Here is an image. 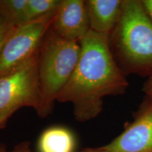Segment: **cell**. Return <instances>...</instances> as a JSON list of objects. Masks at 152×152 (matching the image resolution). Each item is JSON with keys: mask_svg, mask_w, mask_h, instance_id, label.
I'll use <instances>...</instances> for the list:
<instances>
[{"mask_svg": "<svg viewBox=\"0 0 152 152\" xmlns=\"http://www.w3.org/2000/svg\"><path fill=\"white\" fill-rule=\"evenodd\" d=\"M80 42L62 38L49 28L38 52L37 73L41 118L52 113L58 94L71 77L78 62Z\"/></svg>", "mask_w": 152, "mask_h": 152, "instance_id": "3957f363", "label": "cell"}, {"mask_svg": "<svg viewBox=\"0 0 152 152\" xmlns=\"http://www.w3.org/2000/svg\"><path fill=\"white\" fill-rule=\"evenodd\" d=\"M15 26H16L0 14V55L7 38Z\"/></svg>", "mask_w": 152, "mask_h": 152, "instance_id": "7c38bea8", "label": "cell"}, {"mask_svg": "<svg viewBox=\"0 0 152 152\" xmlns=\"http://www.w3.org/2000/svg\"><path fill=\"white\" fill-rule=\"evenodd\" d=\"M56 11L15 26L0 55V77L19 69L37 56Z\"/></svg>", "mask_w": 152, "mask_h": 152, "instance_id": "5b68a950", "label": "cell"}, {"mask_svg": "<svg viewBox=\"0 0 152 152\" xmlns=\"http://www.w3.org/2000/svg\"><path fill=\"white\" fill-rule=\"evenodd\" d=\"M61 0H28L26 20H35L54 12L58 9Z\"/></svg>", "mask_w": 152, "mask_h": 152, "instance_id": "8fae6325", "label": "cell"}, {"mask_svg": "<svg viewBox=\"0 0 152 152\" xmlns=\"http://www.w3.org/2000/svg\"><path fill=\"white\" fill-rule=\"evenodd\" d=\"M144 91L147 93L148 94L151 95L152 96V76H150L149 79L147 81L144 85Z\"/></svg>", "mask_w": 152, "mask_h": 152, "instance_id": "9a60e30c", "label": "cell"}, {"mask_svg": "<svg viewBox=\"0 0 152 152\" xmlns=\"http://www.w3.org/2000/svg\"><path fill=\"white\" fill-rule=\"evenodd\" d=\"M80 45L78 62L56 102L71 103L76 121L85 122L101 113L104 97L123 94L128 83L111 52L109 35L90 30Z\"/></svg>", "mask_w": 152, "mask_h": 152, "instance_id": "6da1fadb", "label": "cell"}, {"mask_svg": "<svg viewBox=\"0 0 152 152\" xmlns=\"http://www.w3.org/2000/svg\"><path fill=\"white\" fill-rule=\"evenodd\" d=\"M99 149L106 152H152V105L142 111L113 141Z\"/></svg>", "mask_w": 152, "mask_h": 152, "instance_id": "8992f818", "label": "cell"}, {"mask_svg": "<svg viewBox=\"0 0 152 152\" xmlns=\"http://www.w3.org/2000/svg\"><path fill=\"white\" fill-rule=\"evenodd\" d=\"M7 150L5 149V148L4 147L3 145H0V152H5Z\"/></svg>", "mask_w": 152, "mask_h": 152, "instance_id": "2e32d148", "label": "cell"}, {"mask_svg": "<svg viewBox=\"0 0 152 152\" xmlns=\"http://www.w3.org/2000/svg\"><path fill=\"white\" fill-rule=\"evenodd\" d=\"M50 28L62 38L80 42L90 30L85 1L61 0Z\"/></svg>", "mask_w": 152, "mask_h": 152, "instance_id": "52a82bcc", "label": "cell"}, {"mask_svg": "<svg viewBox=\"0 0 152 152\" xmlns=\"http://www.w3.org/2000/svg\"><path fill=\"white\" fill-rule=\"evenodd\" d=\"M5 152H34V151H32L31 150L29 149L28 144H20V145H18L17 146V147H16V148H15L14 150H12V151H6ZM80 152H106V151H104L103 150L99 149V148H98V149H88V150H86V151H80Z\"/></svg>", "mask_w": 152, "mask_h": 152, "instance_id": "4fadbf2b", "label": "cell"}, {"mask_svg": "<svg viewBox=\"0 0 152 152\" xmlns=\"http://www.w3.org/2000/svg\"><path fill=\"white\" fill-rule=\"evenodd\" d=\"M142 2L143 4L147 14L149 15V18L152 20V0H143L142 1Z\"/></svg>", "mask_w": 152, "mask_h": 152, "instance_id": "5bb4252c", "label": "cell"}, {"mask_svg": "<svg viewBox=\"0 0 152 152\" xmlns=\"http://www.w3.org/2000/svg\"><path fill=\"white\" fill-rule=\"evenodd\" d=\"M27 4L28 0H0V14L15 26L24 23Z\"/></svg>", "mask_w": 152, "mask_h": 152, "instance_id": "30bf717a", "label": "cell"}, {"mask_svg": "<svg viewBox=\"0 0 152 152\" xmlns=\"http://www.w3.org/2000/svg\"><path fill=\"white\" fill-rule=\"evenodd\" d=\"M37 57L38 54L19 69L0 77V129L20 108L32 107L36 112L39 110Z\"/></svg>", "mask_w": 152, "mask_h": 152, "instance_id": "277c9868", "label": "cell"}, {"mask_svg": "<svg viewBox=\"0 0 152 152\" xmlns=\"http://www.w3.org/2000/svg\"><path fill=\"white\" fill-rule=\"evenodd\" d=\"M75 138L68 128L53 126L42 133L37 141L38 152H73Z\"/></svg>", "mask_w": 152, "mask_h": 152, "instance_id": "9c48e42d", "label": "cell"}, {"mask_svg": "<svg viewBox=\"0 0 152 152\" xmlns=\"http://www.w3.org/2000/svg\"><path fill=\"white\" fill-rule=\"evenodd\" d=\"M85 6L90 30L110 35L116 26L121 15V0H87Z\"/></svg>", "mask_w": 152, "mask_h": 152, "instance_id": "ba28073f", "label": "cell"}, {"mask_svg": "<svg viewBox=\"0 0 152 152\" xmlns=\"http://www.w3.org/2000/svg\"><path fill=\"white\" fill-rule=\"evenodd\" d=\"M109 45L115 61L125 70L152 76V20L142 1L123 0Z\"/></svg>", "mask_w": 152, "mask_h": 152, "instance_id": "7a4b0ae2", "label": "cell"}]
</instances>
